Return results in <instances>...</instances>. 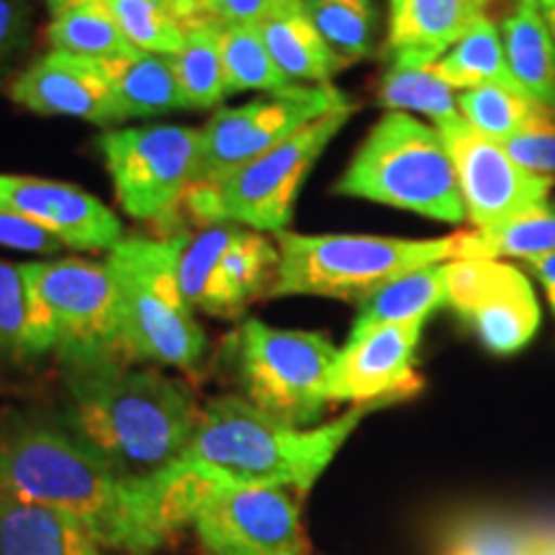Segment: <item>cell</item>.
<instances>
[{
    "label": "cell",
    "instance_id": "6da1fadb",
    "mask_svg": "<svg viewBox=\"0 0 555 555\" xmlns=\"http://www.w3.org/2000/svg\"><path fill=\"white\" fill-rule=\"evenodd\" d=\"M214 483L217 476L185 461L152 476H121L50 416L0 409V496L78 517L106 551L155 553L191 525Z\"/></svg>",
    "mask_w": 555,
    "mask_h": 555
},
{
    "label": "cell",
    "instance_id": "7a4b0ae2",
    "mask_svg": "<svg viewBox=\"0 0 555 555\" xmlns=\"http://www.w3.org/2000/svg\"><path fill=\"white\" fill-rule=\"evenodd\" d=\"M65 427L129 478L159 474L178 463L201 420L189 388L134 363L65 373Z\"/></svg>",
    "mask_w": 555,
    "mask_h": 555
},
{
    "label": "cell",
    "instance_id": "3957f363",
    "mask_svg": "<svg viewBox=\"0 0 555 555\" xmlns=\"http://www.w3.org/2000/svg\"><path fill=\"white\" fill-rule=\"evenodd\" d=\"M373 409L378 404H358L327 425L294 427L229 393L201 409L196 435L180 461L234 483L307 494Z\"/></svg>",
    "mask_w": 555,
    "mask_h": 555
},
{
    "label": "cell",
    "instance_id": "277c9868",
    "mask_svg": "<svg viewBox=\"0 0 555 555\" xmlns=\"http://www.w3.org/2000/svg\"><path fill=\"white\" fill-rule=\"evenodd\" d=\"M34 363L57 358L65 373L134 363L124 343L121 307L106 262L82 258L21 262Z\"/></svg>",
    "mask_w": 555,
    "mask_h": 555
},
{
    "label": "cell",
    "instance_id": "5b68a950",
    "mask_svg": "<svg viewBox=\"0 0 555 555\" xmlns=\"http://www.w3.org/2000/svg\"><path fill=\"white\" fill-rule=\"evenodd\" d=\"M335 193L404 208L446 224L468 219L446 139L401 111H388L367 131Z\"/></svg>",
    "mask_w": 555,
    "mask_h": 555
},
{
    "label": "cell",
    "instance_id": "8992f818",
    "mask_svg": "<svg viewBox=\"0 0 555 555\" xmlns=\"http://www.w3.org/2000/svg\"><path fill=\"white\" fill-rule=\"evenodd\" d=\"M275 240L281 262L270 298L324 296L363 301L412 270L463 260V232L442 240L283 232Z\"/></svg>",
    "mask_w": 555,
    "mask_h": 555
},
{
    "label": "cell",
    "instance_id": "52a82bcc",
    "mask_svg": "<svg viewBox=\"0 0 555 555\" xmlns=\"http://www.w3.org/2000/svg\"><path fill=\"white\" fill-rule=\"evenodd\" d=\"M183 232L131 237L106 255L121 307L124 343L134 363L193 371L206 356V332L193 317L178 283Z\"/></svg>",
    "mask_w": 555,
    "mask_h": 555
},
{
    "label": "cell",
    "instance_id": "ba28073f",
    "mask_svg": "<svg viewBox=\"0 0 555 555\" xmlns=\"http://www.w3.org/2000/svg\"><path fill=\"white\" fill-rule=\"evenodd\" d=\"M352 111L356 106L307 124L286 142L253 159L217 185H193L180 201L185 217L198 221L201 227L229 221V224L253 229L260 234L288 232L298 191L307 183L322 152L350 121Z\"/></svg>",
    "mask_w": 555,
    "mask_h": 555
},
{
    "label": "cell",
    "instance_id": "9c48e42d",
    "mask_svg": "<svg viewBox=\"0 0 555 555\" xmlns=\"http://www.w3.org/2000/svg\"><path fill=\"white\" fill-rule=\"evenodd\" d=\"M337 352L324 332L275 330L247 319L237 332L245 399L286 425H317L332 404L330 378Z\"/></svg>",
    "mask_w": 555,
    "mask_h": 555
},
{
    "label": "cell",
    "instance_id": "30bf717a",
    "mask_svg": "<svg viewBox=\"0 0 555 555\" xmlns=\"http://www.w3.org/2000/svg\"><path fill=\"white\" fill-rule=\"evenodd\" d=\"M99 150L121 211L137 221H165L196 180L201 129L170 124L106 129Z\"/></svg>",
    "mask_w": 555,
    "mask_h": 555
},
{
    "label": "cell",
    "instance_id": "8fae6325",
    "mask_svg": "<svg viewBox=\"0 0 555 555\" xmlns=\"http://www.w3.org/2000/svg\"><path fill=\"white\" fill-rule=\"evenodd\" d=\"M352 103L335 86H291L268 99L237 108H219L201 127V159L193 185H217L286 142L307 124L350 108ZM191 185V189H193Z\"/></svg>",
    "mask_w": 555,
    "mask_h": 555
},
{
    "label": "cell",
    "instance_id": "7c38bea8",
    "mask_svg": "<svg viewBox=\"0 0 555 555\" xmlns=\"http://www.w3.org/2000/svg\"><path fill=\"white\" fill-rule=\"evenodd\" d=\"M448 307L494 356H515L538 335L543 311L522 270L504 260L446 262Z\"/></svg>",
    "mask_w": 555,
    "mask_h": 555
},
{
    "label": "cell",
    "instance_id": "4fadbf2b",
    "mask_svg": "<svg viewBox=\"0 0 555 555\" xmlns=\"http://www.w3.org/2000/svg\"><path fill=\"white\" fill-rule=\"evenodd\" d=\"M191 525L211 555H301L298 504L288 489L219 478Z\"/></svg>",
    "mask_w": 555,
    "mask_h": 555
},
{
    "label": "cell",
    "instance_id": "5bb4252c",
    "mask_svg": "<svg viewBox=\"0 0 555 555\" xmlns=\"http://www.w3.org/2000/svg\"><path fill=\"white\" fill-rule=\"evenodd\" d=\"M453 157L466 217L474 229H491L545 204L553 178L535 176L506 155L502 144L478 134L466 121L440 129Z\"/></svg>",
    "mask_w": 555,
    "mask_h": 555
},
{
    "label": "cell",
    "instance_id": "9a60e30c",
    "mask_svg": "<svg viewBox=\"0 0 555 555\" xmlns=\"http://www.w3.org/2000/svg\"><path fill=\"white\" fill-rule=\"evenodd\" d=\"M0 208L78 253H111L124 242L121 221L101 198L60 180L0 172Z\"/></svg>",
    "mask_w": 555,
    "mask_h": 555
},
{
    "label": "cell",
    "instance_id": "2e32d148",
    "mask_svg": "<svg viewBox=\"0 0 555 555\" xmlns=\"http://www.w3.org/2000/svg\"><path fill=\"white\" fill-rule=\"evenodd\" d=\"M425 322L391 324L356 332L337 352L330 378V399L350 404H391L422 388L416 373V347Z\"/></svg>",
    "mask_w": 555,
    "mask_h": 555
},
{
    "label": "cell",
    "instance_id": "e0dca14e",
    "mask_svg": "<svg viewBox=\"0 0 555 555\" xmlns=\"http://www.w3.org/2000/svg\"><path fill=\"white\" fill-rule=\"evenodd\" d=\"M11 99L41 116H67L106 129L124 124L119 101L99 62L65 52L52 50L21 69L11 82Z\"/></svg>",
    "mask_w": 555,
    "mask_h": 555
},
{
    "label": "cell",
    "instance_id": "ac0fdd59",
    "mask_svg": "<svg viewBox=\"0 0 555 555\" xmlns=\"http://www.w3.org/2000/svg\"><path fill=\"white\" fill-rule=\"evenodd\" d=\"M491 0H388V67H429L466 37Z\"/></svg>",
    "mask_w": 555,
    "mask_h": 555
},
{
    "label": "cell",
    "instance_id": "d6986e66",
    "mask_svg": "<svg viewBox=\"0 0 555 555\" xmlns=\"http://www.w3.org/2000/svg\"><path fill=\"white\" fill-rule=\"evenodd\" d=\"M281 253L266 234L242 229L214 268L198 311L237 319L249 304L268 296L278 278Z\"/></svg>",
    "mask_w": 555,
    "mask_h": 555
},
{
    "label": "cell",
    "instance_id": "ffe728a7",
    "mask_svg": "<svg viewBox=\"0 0 555 555\" xmlns=\"http://www.w3.org/2000/svg\"><path fill=\"white\" fill-rule=\"evenodd\" d=\"M0 555H106V547L67 512L0 496Z\"/></svg>",
    "mask_w": 555,
    "mask_h": 555
},
{
    "label": "cell",
    "instance_id": "44dd1931",
    "mask_svg": "<svg viewBox=\"0 0 555 555\" xmlns=\"http://www.w3.org/2000/svg\"><path fill=\"white\" fill-rule=\"evenodd\" d=\"M260 37L278 69L296 86H327L345 62L330 50L304 0H286L258 21Z\"/></svg>",
    "mask_w": 555,
    "mask_h": 555
},
{
    "label": "cell",
    "instance_id": "7402d4cb",
    "mask_svg": "<svg viewBox=\"0 0 555 555\" xmlns=\"http://www.w3.org/2000/svg\"><path fill=\"white\" fill-rule=\"evenodd\" d=\"M99 65L119 101L124 121L189 108L170 54L131 52L127 57L106 60Z\"/></svg>",
    "mask_w": 555,
    "mask_h": 555
},
{
    "label": "cell",
    "instance_id": "603a6c76",
    "mask_svg": "<svg viewBox=\"0 0 555 555\" xmlns=\"http://www.w3.org/2000/svg\"><path fill=\"white\" fill-rule=\"evenodd\" d=\"M499 31L515 80L527 95L555 111V34L535 0H517Z\"/></svg>",
    "mask_w": 555,
    "mask_h": 555
},
{
    "label": "cell",
    "instance_id": "cb8c5ba5",
    "mask_svg": "<svg viewBox=\"0 0 555 555\" xmlns=\"http://www.w3.org/2000/svg\"><path fill=\"white\" fill-rule=\"evenodd\" d=\"M440 307H448L446 262L412 270L365 296L352 322V335L391 324L427 322Z\"/></svg>",
    "mask_w": 555,
    "mask_h": 555
},
{
    "label": "cell",
    "instance_id": "d4e9b609",
    "mask_svg": "<svg viewBox=\"0 0 555 555\" xmlns=\"http://www.w3.org/2000/svg\"><path fill=\"white\" fill-rule=\"evenodd\" d=\"M50 39L54 52L75 54L95 62L127 57L139 52L129 44L101 0H52Z\"/></svg>",
    "mask_w": 555,
    "mask_h": 555
},
{
    "label": "cell",
    "instance_id": "484cf974",
    "mask_svg": "<svg viewBox=\"0 0 555 555\" xmlns=\"http://www.w3.org/2000/svg\"><path fill=\"white\" fill-rule=\"evenodd\" d=\"M555 253V204L545 201L535 208L506 219L491 229L463 232V260H535Z\"/></svg>",
    "mask_w": 555,
    "mask_h": 555
},
{
    "label": "cell",
    "instance_id": "4316f807",
    "mask_svg": "<svg viewBox=\"0 0 555 555\" xmlns=\"http://www.w3.org/2000/svg\"><path fill=\"white\" fill-rule=\"evenodd\" d=\"M429 69L453 90H461V93L468 88L486 86V82L525 90L515 80L509 65H506L502 31L489 16L478 18L466 31V37L457 41L446 57L429 65Z\"/></svg>",
    "mask_w": 555,
    "mask_h": 555
},
{
    "label": "cell",
    "instance_id": "83f0119b",
    "mask_svg": "<svg viewBox=\"0 0 555 555\" xmlns=\"http://www.w3.org/2000/svg\"><path fill=\"white\" fill-rule=\"evenodd\" d=\"M457 108L470 129L499 144L553 114L525 90L499 82H486L457 93Z\"/></svg>",
    "mask_w": 555,
    "mask_h": 555
},
{
    "label": "cell",
    "instance_id": "f1b7e54d",
    "mask_svg": "<svg viewBox=\"0 0 555 555\" xmlns=\"http://www.w3.org/2000/svg\"><path fill=\"white\" fill-rule=\"evenodd\" d=\"M189 108H214L227 99L224 62L219 47V24L211 18H193L185 24V41L170 54Z\"/></svg>",
    "mask_w": 555,
    "mask_h": 555
},
{
    "label": "cell",
    "instance_id": "f546056e",
    "mask_svg": "<svg viewBox=\"0 0 555 555\" xmlns=\"http://www.w3.org/2000/svg\"><path fill=\"white\" fill-rule=\"evenodd\" d=\"M378 103L388 111L427 116L437 131L463 121L455 90L429 67H388L378 86Z\"/></svg>",
    "mask_w": 555,
    "mask_h": 555
},
{
    "label": "cell",
    "instance_id": "4dcf8cb0",
    "mask_svg": "<svg viewBox=\"0 0 555 555\" xmlns=\"http://www.w3.org/2000/svg\"><path fill=\"white\" fill-rule=\"evenodd\" d=\"M219 47L221 62H224L227 95L245 93V90H262L273 95L296 86L270 57L258 24H219Z\"/></svg>",
    "mask_w": 555,
    "mask_h": 555
},
{
    "label": "cell",
    "instance_id": "1f68e13d",
    "mask_svg": "<svg viewBox=\"0 0 555 555\" xmlns=\"http://www.w3.org/2000/svg\"><path fill=\"white\" fill-rule=\"evenodd\" d=\"M330 50L347 65L371 57L378 13L373 0H304Z\"/></svg>",
    "mask_w": 555,
    "mask_h": 555
},
{
    "label": "cell",
    "instance_id": "d6a6232c",
    "mask_svg": "<svg viewBox=\"0 0 555 555\" xmlns=\"http://www.w3.org/2000/svg\"><path fill=\"white\" fill-rule=\"evenodd\" d=\"M134 50L178 54L185 41V21L176 0H101Z\"/></svg>",
    "mask_w": 555,
    "mask_h": 555
},
{
    "label": "cell",
    "instance_id": "836d02e7",
    "mask_svg": "<svg viewBox=\"0 0 555 555\" xmlns=\"http://www.w3.org/2000/svg\"><path fill=\"white\" fill-rule=\"evenodd\" d=\"M543 538L512 517L470 515L450 527L442 555H538Z\"/></svg>",
    "mask_w": 555,
    "mask_h": 555
},
{
    "label": "cell",
    "instance_id": "e575fe53",
    "mask_svg": "<svg viewBox=\"0 0 555 555\" xmlns=\"http://www.w3.org/2000/svg\"><path fill=\"white\" fill-rule=\"evenodd\" d=\"M29 307L18 266L0 260V376L31 365Z\"/></svg>",
    "mask_w": 555,
    "mask_h": 555
},
{
    "label": "cell",
    "instance_id": "d590c367",
    "mask_svg": "<svg viewBox=\"0 0 555 555\" xmlns=\"http://www.w3.org/2000/svg\"><path fill=\"white\" fill-rule=\"evenodd\" d=\"M502 147L525 170L543 178H555V111L543 121L506 139Z\"/></svg>",
    "mask_w": 555,
    "mask_h": 555
},
{
    "label": "cell",
    "instance_id": "8d00e7d4",
    "mask_svg": "<svg viewBox=\"0 0 555 555\" xmlns=\"http://www.w3.org/2000/svg\"><path fill=\"white\" fill-rule=\"evenodd\" d=\"M34 39L31 9L21 0H0V82L16 69Z\"/></svg>",
    "mask_w": 555,
    "mask_h": 555
},
{
    "label": "cell",
    "instance_id": "74e56055",
    "mask_svg": "<svg viewBox=\"0 0 555 555\" xmlns=\"http://www.w3.org/2000/svg\"><path fill=\"white\" fill-rule=\"evenodd\" d=\"M0 245L34 255H57L62 245L39 227L0 208Z\"/></svg>",
    "mask_w": 555,
    "mask_h": 555
},
{
    "label": "cell",
    "instance_id": "f35d334b",
    "mask_svg": "<svg viewBox=\"0 0 555 555\" xmlns=\"http://www.w3.org/2000/svg\"><path fill=\"white\" fill-rule=\"evenodd\" d=\"M286 0H196L198 13L217 24H258Z\"/></svg>",
    "mask_w": 555,
    "mask_h": 555
},
{
    "label": "cell",
    "instance_id": "ab89813d",
    "mask_svg": "<svg viewBox=\"0 0 555 555\" xmlns=\"http://www.w3.org/2000/svg\"><path fill=\"white\" fill-rule=\"evenodd\" d=\"M525 266L532 275H535V281L540 283V286H543L547 307H551L553 317H555V253L543 255V258H535V260H527Z\"/></svg>",
    "mask_w": 555,
    "mask_h": 555
},
{
    "label": "cell",
    "instance_id": "60d3db41",
    "mask_svg": "<svg viewBox=\"0 0 555 555\" xmlns=\"http://www.w3.org/2000/svg\"><path fill=\"white\" fill-rule=\"evenodd\" d=\"M535 5H538V11L543 13L547 26H551V31L555 34V0H535Z\"/></svg>",
    "mask_w": 555,
    "mask_h": 555
},
{
    "label": "cell",
    "instance_id": "b9f144b4",
    "mask_svg": "<svg viewBox=\"0 0 555 555\" xmlns=\"http://www.w3.org/2000/svg\"><path fill=\"white\" fill-rule=\"evenodd\" d=\"M538 555H555V535H545L543 545H540Z\"/></svg>",
    "mask_w": 555,
    "mask_h": 555
},
{
    "label": "cell",
    "instance_id": "7bdbcfd3",
    "mask_svg": "<svg viewBox=\"0 0 555 555\" xmlns=\"http://www.w3.org/2000/svg\"><path fill=\"white\" fill-rule=\"evenodd\" d=\"M47 3H52V0H47Z\"/></svg>",
    "mask_w": 555,
    "mask_h": 555
}]
</instances>
